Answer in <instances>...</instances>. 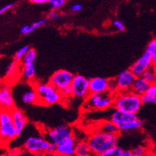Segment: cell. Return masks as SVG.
Instances as JSON below:
<instances>
[{"label":"cell","mask_w":156,"mask_h":156,"mask_svg":"<svg viewBox=\"0 0 156 156\" xmlns=\"http://www.w3.org/2000/svg\"><path fill=\"white\" fill-rule=\"evenodd\" d=\"M143 105L141 96L132 90L128 92H118L114 95L113 108L119 111L136 114Z\"/></svg>","instance_id":"cell-1"},{"label":"cell","mask_w":156,"mask_h":156,"mask_svg":"<svg viewBox=\"0 0 156 156\" xmlns=\"http://www.w3.org/2000/svg\"><path fill=\"white\" fill-rule=\"evenodd\" d=\"M88 143L93 154L102 155L110 148L117 146L118 136L98 130L88 137Z\"/></svg>","instance_id":"cell-2"},{"label":"cell","mask_w":156,"mask_h":156,"mask_svg":"<svg viewBox=\"0 0 156 156\" xmlns=\"http://www.w3.org/2000/svg\"><path fill=\"white\" fill-rule=\"evenodd\" d=\"M110 120L117 126L119 132H130L139 129L144 123L138 118L136 114L125 112L117 109L112 113Z\"/></svg>","instance_id":"cell-3"},{"label":"cell","mask_w":156,"mask_h":156,"mask_svg":"<svg viewBox=\"0 0 156 156\" xmlns=\"http://www.w3.org/2000/svg\"><path fill=\"white\" fill-rule=\"evenodd\" d=\"M114 94L107 92L104 93H90L85 98L84 108L88 111L105 110L113 107Z\"/></svg>","instance_id":"cell-4"},{"label":"cell","mask_w":156,"mask_h":156,"mask_svg":"<svg viewBox=\"0 0 156 156\" xmlns=\"http://www.w3.org/2000/svg\"><path fill=\"white\" fill-rule=\"evenodd\" d=\"M0 136L2 144H8L11 140H15L18 134L13 122L11 110L2 109L0 112Z\"/></svg>","instance_id":"cell-5"},{"label":"cell","mask_w":156,"mask_h":156,"mask_svg":"<svg viewBox=\"0 0 156 156\" xmlns=\"http://www.w3.org/2000/svg\"><path fill=\"white\" fill-rule=\"evenodd\" d=\"M34 88L37 92L39 104L45 105H53L61 102L63 98L60 91L56 89L51 84H37Z\"/></svg>","instance_id":"cell-6"},{"label":"cell","mask_w":156,"mask_h":156,"mask_svg":"<svg viewBox=\"0 0 156 156\" xmlns=\"http://www.w3.org/2000/svg\"><path fill=\"white\" fill-rule=\"evenodd\" d=\"M51 142L42 137L31 136L27 139L23 144V148L27 152L32 154H47L48 148Z\"/></svg>","instance_id":"cell-7"},{"label":"cell","mask_w":156,"mask_h":156,"mask_svg":"<svg viewBox=\"0 0 156 156\" xmlns=\"http://www.w3.org/2000/svg\"><path fill=\"white\" fill-rule=\"evenodd\" d=\"M73 77V74L68 70L60 69L54 73V74L50 76L49 83L51 84L56 89L61 92L65 88L71 86Z\"/></svg>","instance_id":"cell-8"},{"label":"cell","mask_w":156,"mask_h":156,"mask_svg":"<svg viewBox=\"0 0 156 156\" xmlns=\"http://www.w3.org/2000/svg\"><path fill=\"white\" fill-rule=\"evenodd\" d=\"M72 97L85 99L90 94L89 91V80L85 76L77 74L74 75L71 84Z\"/></svg>","instance_id":"cell-9"},{"label":"cell","mask_w":156,"mask_h":156,"mask_svg":"<svg viewBox=\"0 0 156 156\" xmlns=\"http://www.w3.org/2000/svg\"><path fill=\"white\" fill-rule=\"evenodd\" d=\"M73 136V130L67 125H60L52 128L46 132V137L48 140L55 144H59L66 138Z\"/></svg>","instance_id":"cell-10"},{"label":"cell","mask_w":156,"mask_h":156,"mask_svg":"<svg viewBox=\"0 0 156 156\" xmlns=\"http://www.w3.org/2000/svg\"><path fill=\"white\" fill-rule=\"evenodd\" d=\"M136 76L132 70L127 69L121 72L115 77L119 92H128L132 90V85L136 80Z\"/></svg>","instance_id":"cell-11"},{"label":"cell","mask_w":156,"mask_h":156,"mask_svg":"<svg viewBox=\"0 0 156 156\" xmlns=\"http://www.w3.org/2000/svg\"><path fill=\"white\" fill-rule=\"evenodd\" d=\"M153 64L152 62L151 54L148 50L144 52V54L136 61L135 63L130 67V69L132 70L135 75L137 76H142L143 73L147 69Z\"/></svg>","instance_id":"cell-12"},{"label":"cell","mask_w":156,"mask_h":156,"mask_svg":"<svg viewBox=\"0 0 156 156\" xmlns=\"http://www.w3.org/2000/svg\"><path fill=\"white\" fill-rule=\"evenodd\" d=\"M76 144V140L73 136L66 138L59 144H56V154L63 156L74 155Z\"/></svg>","instance_id":"cell-13"},{"label":"cell","mask_w":156,"mask_h":156,"mask_svg":"<svg viewBox=\"0 0 156 156\" xmlns=\"http://www.w3.org/2000/svg\"><path fill=\"white\" fill-rule=\"evenodd\" d=\"M0 105L2 109L12 110L15 108L12 90L9 84H2L0 90Z\"/></svg>","instance_id":"cell-14"},{"label":"cell","mask_w":156,"mask_h":156,"mask_svg":"<svg viewBox=\"0 0 156 156\" xmlns=\"http://www.w3.org/2000/svg\"><path fill=\"white\" fill-rule=\"evenodd\" d=\"M90 93H104L108 92V79L101 76L91 78L89 80Z\"/></svg>","instance_id":"cell-15"},{"label":"cell","mask_w":156,"mask_h":156,"mask_svg":"<svg viewBox=\"0 0 156 156\" xmlns=\"http://www.w3.org/2000/svg\"><path fill=\"white\" fill-rule=\"evenodd\" d=\"M11 115L18 136H20L27 123V119L24 112L21 109L14 108L11 110Z\"/></svg>","instance_id":"cell-16"},{"label":"cell","mask_w":156,"mask_h":156,"mask_svg":"<svg viewBox=\"0 0 156 156\" xmlns=\"http://www.w3.org/2000/svg\"><path fill=\"white\" fill-rule=\"evenodd\" d=\"M150 85L151 83L145 80L143 76H137L134 81L133 85H132V91L142 96V95L147 93V91L149 88Z\"/></svg>","instance_id":"cell-17"},{"label":"cell","mask_w":156,"mask_h":156,"mask_svg":"<svg viewBox=\"0 0 156 156\" xmlns=\"http://www.w3.org/2000/svg\"><path fill=\"white\" fill-rule=\"evenodd\" d=\"M22 101L26 105H36L39 104V98L35 88H30L25 92L22 96Z\"/></svg>","instance_id":"cell-18"},{"label":"cell","mask_w":156,"mask_h":156,"mask_svg":"<svg viewBox=\"0 0 156 156\" xmlns=\"http://www.w3.org/2000/svg\"><path fill=\"white\" fill-rule=\"evenodd\" d=\"M22 76L25 80L28 81H32L34 79L36 75V69H35L34 64H27V65H22Z\"/></svg>","instance_id":"cell-19"},{"label":"cell","mask_w":156,"mask_h":156,"mask_svg":"<svg viewBox=\"0 0 156 156\" xmlns=\"http://www.w3.org/2000/svg\"><path fill=\"white\" fill-rule=\"evenodd\" d=\"M90 146L88 144V141H81L78 142L76 144L75 148V155L77 156H89L92 154Z\"/></svg>","instance_id":"cell-20"},{"label":"cell","mask_w":156,"mask_h":156,"mask_svg":"<svg viewBox=\"0 0 156 156\" xmlns=\"http://www.w3.org/2000/svg\"><path fill=\"white\" fill-rule=\"evenodd\" d=\"M101 130L102 132H107V133H111L114 134V135H117L119 133V128L117 127L115 123L112 122L110 119L109 120H105V121L101 122V125L99 127V129Z\"/></svg>","instance_id":"cell-21"},{"label":"cell","mask_w":156,"mask_h":156,"mask_svg":"<svg viewBox=\"0 0 156 156\" xmlns=\"http://www.w3.org/2000/svg\"><path fill=\"white\" fill-rule=\"evenodd\" d=\"M142 76L146 80H147L148 82L151 83V84H154L156 83V66L152 64L151 66H149L147 69L144 73H143Z\"/></svg>","instance_id":"cell-22"},{"label":"cell","mask_w":156,"mask_h":156,"mask_svg":"<svg viewBox=\"0 0 156 156\" xmlns=\"http://www.w3.org/2000/svg\"><path fill=\"white\" fill-rule=\"evenodd\" d=\"M37 58V53L35 51V49L30 48L26 55L23 57V58L21 61L22 65H27V64H34L35 60Z\"/></svg>","instance_id":"cell-23"},{"label":"cell","mask_w":156,"mask_h":156,"mask_svg":"<svg viewBox=\"0 0 156 156\" xmlns=\"http://www.w3.org/2000/svg\"><path fill=\"white\" fill-rule=\"evenodd\" d=\"M19 62L17 61H14L9 65L7 70H6V77L8 79H13L12 77H15L16 73L19 72Z\"/></svg>","instance_id":"cell-24"},{"label":"cell","mask_w":156,"mask_h":156,"mask_svg":"<svg viewBox=\"0 0 156 156\" xmlns=\"http://www.w3.org/2000/svg\"><path fill=\"white\" fill-rule=\"evenodd\" d=\"M147 50H148L151 53L152 62L156 66V39H153L149 42L147 47Z\"/></svg>","instance_id":"cell-25"},{"label":"cell","mask_w":156,"mask_h":156,"mask_svg":"<svg viewBox=\"0 0 156 156\" xmlns=\"http://www.w3.org/2000/svg\"><path fill=\"white\" fill-rule=\"evenodd\" d=\"M123 150L121 147L115 146L112 148H110L107 151H105L101 156H122Z\"/></svg>","instance_id":"cell-26"},{"label":"cell","mask_w":156,"mask_h":156,"mask_svg":"<svg viewBox=\"0 0 156 156\" xmlns=\"http://www.w3.org/2000/svg\"><path fill=\"white\" fill-rule=\"evenodd\" d=\"M29 49H30V47L28 46V45H24V46H23L21 49H19L15 54V61L20 62L21 61H22V59L23 58V57H24V56L26 55V54L28 52Z\"/></svg>","instance_id":"cell-27"},{"label":"cell","mask_w":156,"mask_h":156,"mask_svg":"<svg viewBox=\"0 0 156 156\" xmlns=\"http://www.w3.org/2000/svg\"><path fill=\"white\" fill-rule=\"evenodd\" d=\"M108 92L114 95L119 92L118 91V86H117V82L115 77L108 79Z\"/></svg>","instance_id":"cell-28"},{"label":"cell","mask_w":156,"mask_h":156,"mask_svg":"<svg viewBox=\"0 0 156 156\" xmlns=\"http://www.w3.org/2000/svg\"><path fill=\"white\" fill-rule=\"evenodd\" d=\"M66 0H49V5L51 6L53 10H58L65 5Z\"/></svg>","instance_id":"cell-29"},{"label":"cell","mask_w":156,"mask_h":156,"mask_svg":"<svg viewBox=\"0 0 156 156\" xmlns=\"http://www.w3.org/2000/svg\"><path fill=\"white\" fill-rule=\"evenodd\" d=\"M141 98L143 104H153V105H156V97L151 96V95H148L147 93H145V94L142 95Z\"/></svg>","instance_id":"cell-30"},{"label":"cell","mask_w":156,"mask_h":156,"mask_svg":"<svg viewBox=\"0 0 156 156\" xmlns=\"http://www.w3.org/2000/svg\"><path fill=\"white\" fill-rule=\"evenodd\" d=\"M45 23H46V20L45 19H41V20L37 21V22H35L34 23H33V24L30 26V33L33 32L34 30H37L39 27H43Z\"/></svg>","instance_id":"cell-31"},{"label":"cell","mask_w":156,"mask_h":156,"mask_svg":"<svg viewBox=\"0 0 156 156\" xmlns=\"http://www.w3.org/2000/svg\"><path fill=\"white\" fill-rule=\"evenodd\" d=\"M134 156H144L147 154V149L143 146H139L132 150Z\"/></svg>","instance_id":"cell-32"},{"label":"cell","mask_w":156,"mask_h":156,"mask_svg":"<svg viewBox=\"0 0 156 156\" xmlns=\"http://www.w3.org/2000/svg\"><path fill=\"white\" fill-rule=\"evenodd\" d=\"M112 25L113 27H115V29L118 31H119V32H123V31L125 30V27H124V25H123V23H122L121 21L114 20Z\"/></svg>","instance_id":"cell-33"},{"label":"cell","mask_w":156,"mask_h":156,"mask_svg":"<svg viewBox=\"0 0 156 156\" xmlns=\"http://www.w3.org/2000/svg\"><path fill=\"white\" fill-rule=\"evenodd\" d=\"M60 18V14L56 11V10H53L51 11H49L48 14V19H51V20H57Z\"/></svg>","instance_id":"cell-34"},{"label":"cell","mask_w":156,"mask_h":156,"mask_svg":"<svg viewBox=\"0 0 156 156\" xmlns=\"http://www.w3.org/2000/svg\"><path fill=\"white\" fill-rule=\"evenodd\" d=\"M147 93L148 95H151V96L156 97V83L151 84L150 87H149V88L147 91Z\"/></svg>","instance_id":"cell-35"},{"label":"cell","mask_w":156,"mask_h":156,"mask_svg":"<svg viewBox=\"0 0 156 156\" xmlns=\"http://www.w3.org/2000/svg\"><path fill=\"white\" fill-rule=\"evenodd\" d=\"M14 6H15V5L13 4V3H10V4L5 5L4 6H2V8L0 9V15H2V14L6 13V11H8V10L14 8Z\"/></svg>","instance_id":"cell-36"},{"label":"cell","mask_w":156,"mask_h":156,"mask_svg":"<svg viewBox=\"0 0 156 156\" xmlns=\"http://www.w3.org/2000/svg\"><path fill=\"white\" fill-rule=\"evenodd\" d=\"M48 154H56V144L54 143H51L49 145V148L47 151Z\"/></svg>","instance_id":"cell-37"},{"label":"cell","mask_w":156,"mask_h":156,"mask_svg":"<svg viewBox=\"0 0 156 156\" xmlns=\"http://www.w3.org/2000/svg\"><path fill=\"white\" fill-rule=\"evenodd\" d=\"M71 10L74 12H79V11L82 10V6L80 4H74L71 7Z\"/></svg>","instance_id":"cell-38"},{"label":"cell","mask_w":156,"mask_h":156,"mask_svg":"<svg viewBox=\"0 0 156 156\" xmlns=\"http://www.w3.org/2000/svg\"><path fill=\"white\" fill-rule=\"evenodd\" d=\"M29 1L34 4H45L49 2V0H29Z\"/></svg>","instance_id":"cell-39"},{"label":"cell","mask_w":156,"mask_h":156,"mask_svg":"<svg viewBox=\"0 0 156 156\" xmlns=\"http://www.w3.org/2000/svg\"><path fill=\"white\" fill-rule=\"evenodd\" d=\"M122 156H134L132 151H123Z\"/></svg>","instance_id":"cell-40"},{"label":"cell","mask_w":156,"mask_h":156,"mask_svg":"<svg viewBox=\"0 0 156 156\" xmlns=\"http://www.w3.org/2000/svg\"><path fill=\"white\" fill-rule=\"evenodd\" d=\"M19 153H16V151L15 149H13L10 151V155H19Z\"/></svg>","instance_id":"cell-41"},{"label":"cell","mask_w":156,"mask_h":156,"mask_svg":"<svg viewBox=\"0 0 156 156\" xmlns=\"http://www.w3.org/2000/svg\"><path fill=\"white\" fill-rule=\"evenodd\" d=\"M153 154H154V155H155V156H156V149H154V152H153Z\"/></svg>","instance_id":"cell-42"}]
</instances>
